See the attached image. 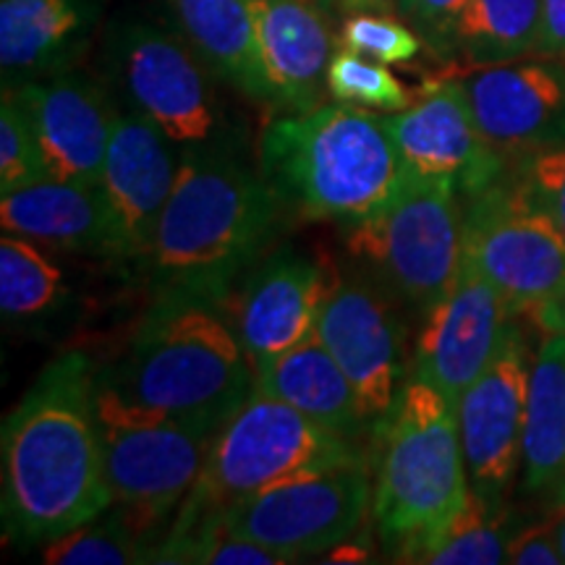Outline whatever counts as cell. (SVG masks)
Segmentation results:
<instances>
[{"label":"cell","mask_w":565,"mask_h":565,"mask_svg":"<svg viewBox=\"0 0 565 565\" xmlns=\"http://www.w3.org/2000/svg\"><path fill=\"white\" fill-rule=\"evenodd\" d=\"M511 315L498 288L463 254L450 288L427 309L408 377L433 385L458 408L466 387L498 356Z\"/></svg>","instance_id":"7c38bea8"},{"label":"cell","mask_w":565,"mask_h":565,"mask_svg":"<svg viewBox=\"0 0 565 565\" xmlns=\"http://www.w3.org/2000/svg\"><path fill=\"white\" fill-rule=\"evenodd\" d=\"M557 542H561V553L565 561V508H557Z\"/></svg>","instance_id":"74e56055"},{"label":"cell","mask_w":565,"mask_h":565,"mask_svg":"<svg viewBox=\"0 0 565 565\" xmlns=\"http://www.w3.org/2000/svg\"><path fill=\"white\" fill-rule=\"evenodd\" d=\"M372 508L366 463L303 471L223 513L228 532L259 542L296 563L345 545Z\"/></svg>","instance_id":"8fae6325"},{"label":"cell","mask_w":565,"mask_h":565,"mask_svg":"<svg viewBox=\"0 0 565 565\" xmlns=\"http://www.w3.org/2000/svg\"><path fill=\"white\" fill-rule=\"evenodd\" d=\"M317 335L356 391L374 429L404 391V328L380 291L356 280H335L317 320Z\"/></svg>","instance_id":"5bb4252c"},{"label":"cell","mask_w":565,"mask_h":565,"mask_svg":"<svg viewBox=\"0 0 565 565\" xmlns=\"http://www.w3.org/2000/svg\"><path fill=\"white\" fill-rule=\"evenodd\" d=\"M246 6L275 110L307 113L322 105L338 47L328 11L309 0H246Z\"/></svg>","instance_id":"ffe728a7"},{"label":"cell","mask_w":565,"mask_h":565,"mask_svg":"<svg viewBox=\"0 0 565 565\" xmlns=\"http://www.w3.org/2000/svg\"><path fill=\"white\" fill-rule=\"evenodd\" d=\"M341 463H366L359 443L330 433L257 387L215 435L207 461L168 532L223 519L228 508L282 479Z\"/></svg>","instance_id":"8992f818"},{"label":"cell","mask_w":565,"mask_h":565,"mask_svg":"<svg viewBox=\"0 0 565 565\" xmlns=\"http://www.w3.org/2000/svg\"><path fill=\"white\" fill-rule=\"evenodd\" d=\"M536 55L565 61V0H545Z\"/></svg>","instance_id":"d590c367"},{"label":"cell","mask_w":565,"mask_h":565,"mask_svg":"<svg viewBox=\"0 0 565 565\" xmlns=\"http://www.w3.org/2000/svg\"><path fill=\"white\" fill-rule=\"evenodd\" d=\"M179 147L139 113H118L113 124L100 189L108 204L116 263L147 267L154 233L173 192Z\"/></svg>","instance_id":"9a60e30c"},{"label":"cell","mask_w":565,"mask_h":565,"mask_svg":"<svg viewBox=\"0 0 565 565\" xmlns=\"http://www.w3.org/2000/svg\"><path fill=\"white\" fill-rule=\"evenodd\" d=\"M42 561L51 565H134L154 563L150 540L139 536L118 513L105 511L74 532L47 542Z\"/></svg>","instance_id":"f1b7e54d"},{"label":"cell","mask_w":565,"mask_h":565,"mask_svg":"<svg viewBox=\"0 0 565 565\" xmlns=\"http://www.w3.org/2000/svg\"><path fill=\"white\" fill-rule=\"evenodd\" d=\"M328 92L338 103L398 113L414 103V95L385 63L338 51L328 68Z\"/></svg>","instance_id":"f546056e"},{"label":"cell","mask_w":565,"mask_h":565,"mask_svg":"<svg viewBox=\"0 0 565 565\" xmlns=\"http://www.w3.org/2000/svg\"><path fill=\"white\" fill-rule=\"evenodd\" d=\"M66 294L63 275L38 242L6 233L0 238V309L6 322H26L53 312Z\"/></svg>","instance_id":"4316f807"},{"label":"cell","mask_w":565,"mask_h":565,"mask_svg":"<svg viewBox=\"0 0 565 565\" xmlns=\"http://www.w3.org/2000/svg\"><path fill=\"white\" fill-rule=\"evenodd\" d=\"M0 225L6 233L53 249L116 257L100 183L45 179L19 192L0 194Z\"/></svg>","instance_id":"7402d4cb"},{"label":"cell","mask_w":565,"mask_h":565,"mask_svg":"<svg viewBox=\"0 0 565 565\" xmlns=\"http://www.w3.org/2000/svg\"><path fill=\"white\" fill-rule=\"evenodd\" d=\"M479 131L503 158L565 141V61H513L463 76Z\"/></svg>","instance_id":"e0dca14e"},{"label":"cell","mask_w":565,"mask_h":565,"mask_svg":"<svg viewBox=\"0 0 565 565\" xmlns=\"http://www.w3.org/2000/svg\"><path fill=\"white\" fill-rule=\"evenodd\" d=\"M257 387L353 443L366 433H377L366 419L349 377L317 333L265 364L257 372Z\"/></svg>","instance_id":"603a6c76"},{"label":"cell","mask_w":565,"mask_h":565,"mask_svg":"<svg viewBox=\"0 0 565 565\" xmlns=\"http://www.w3.org/2000/svg\"><path fill=\"white\" fill-rule=\"evenodd\" d=\"M97 419L116 513L150 540L192 492L221 427L134 404L105 383L100 372Z\"/></svg>","instance_id":"52a82bcc"},{"label":"cell","mask_w":565,"mask_h":565,"mask_svg":"<svg viewBox=\"0 0 565 565\" xmlns=\"http://www.w3.org/2000/svg\"><path fill=\"white\" fill-rule=\"evenodd\" d=\"M108 68L129 110L145 116L179 150L221 147L225 116L207 66L179 34L131 19L113 26Z\"/></svg>","instance_id":"9c48e42d"},{"label":"cell","mask_w":565,"mask_h":565,"mask_svg":"<svg viewBox=\"0 0 565 565\" xmlns=\"http://www.w3.org/2000/svg\"><path fill=\"white\" fill-rule=\"evenodd\" d=\"M536 322H540L547 333H565V294L561 296V301H557L555 307H550Z\"/></svg>","instance_id":"8d00e7d4"},{"label":"cell","mask_w":565,"mask_h":565,"mask_svg":"<svg viewBox=\"0 0 565 565\" xmlns=\"http://www.w3.org/2000/svg\"><path fill=\"white\" fill-rule=\"evenodd\" d=\"M335 278L322 259L278 249L259 263L238 294L236 333L254 370H263L317 330Z\"/></svg>","instance_id":"d6986e66"},{"label":"cell","mask_w":565,"mask_h":565,"mask_svg":"<svg viewBox=\"0 0 565 565\" xmlns=\"http://www.w3.org/2000/svg\"><path fill=\"white\" fill-rule=\"evenodd\" d=\"M466 3H469V0H408L404 19L419 32L424 45H427L437 58L450 61L454 32Z\"/></svg>","instance_id":"836d02e7"},{"label":"cell","mask_w":565,"mask_h":565,"mask_svg":"<svg viewBox=\"0 0 565 565\" xmlns=\"http://www.w3.org/2000/svg\"><path fill=\"white\" fill-rule=\"evenodd\" d=\"M463 254L498 288L513 315L540 320L565 294V236L519 181L469 196Z\"/></svg>","instance_id":"30bf717a"},{"label":"cell","mask_w":565,"mask_h":565,"mask_svg":"<svg viewBox=\"0 0 565 565\" xmlns=\"http://www.w3.org/2000/svg\"><path fill=\"white\" fill-rule=\"evenodd\" d=\"M515 181L565 236V141L519 158Z\"/></svg>","instance_id":"d6a6232c"},{"label":"cell","mask_w":565,"mask_h":565,"mask_svg":"<svg viewBox=\"0 0 565 565\" xmlns=\"http://www.w3.org/2000/svg\"><path fill=\"white\" fill-rule=\"evenodd\" d=\"M545 0H469L458 17L450 61L466 68L503 66L540 47Z\"/></svg>","instance_id":"484cf974"},{"label":"cell","mask_w":565,"mask_h":565,"mask_svg":"<svg viewBox=\"0 0 565 565\" xmlns=\"http://www.w3.org/2000/svg\"><path fill=\"white\" fill-rule=\"evenodd\" d=\"M521 469L526 492L565 508V333H550L532 364Z\"/></svg>","instance_id":"d4e9b609"},{"label":"cell","mask_w":565,"mask_h":565,"mask_svg":"<svg viewBox=\"0 0 565 565\" xmlns=\"http://www.w3.org/2000/svg\"><path fill=\"white\" fill-rule=\"evenodd\" d=\"M508 534L494 498L469 490V498L448 529L419 563L429 565H498L508 563Z\"/></svg>","instance_id":"83f0119b"},{"label":"cell","mask_w":565,"mask_h":565,"mask_svg":"<svg viewBox=\"0 0 565 565\" xmlns=\"http://www.w3.org/2000/svg\"><path fill=\"white\" fill-rule=\"evenodd\" d=\"M508 563L515 565H561L563 553L557 542V515L534 524L511 536L508 542Z\"/></svg>","instance_id":"e575fe53"},{"label":"cell","mask_w":565,"mask_h":565,"mask_svg":"<svg viewBox=\"0 0 565 565\" xmlns=\"http://www.w3.org/2000/svg\"><path fill=\"white\" fill-rule=\"evenodd\" d=\"M526 345L511 324L498 356L458 401V433L471 487L498 498L521 466L529 398Z\"/></svg>","instance_id":"2e32d148"},{"label":"cell","mask_w":565,"mask_h":565,"mask_svg":"<svg viewBox=\"0 0 565 565\" xmlns=\"http://www.w3.org/2000/svg\"><path fill=\"white\" fill-rule=\"evenodd\" d=\"M385 126L406 171L454 183L466 196L503 179L505 158L479 131L463 79L429 82L408 108L387 116Z\"/></svg>","instance_id":"4fadbf2b"},{"label":"cell","mask_w":565,"mask_h":565,"mask_svg":"<svg viewBox=\"0 0 565 565\" xmlns=\"http://www.w3.org/2000/svg\"><path fill=\"white\" fill-rule=\"evenodd\" d=\"M103 0H3V87L47 79L79 63L100 19Z\"/></svg>","instance_id":"44dd1931"},{"label":"cell","mask_w":565,"mask_h":565,"mask_svg":"<svg viewBox=\"0 0 565 565\" xmlns=\"http://www.w3.org/2000/svg\"><path fill=\"white\" fill-rule=\"evenodd\" d=\"M393 3L398 6V13H401V19H404V11H406V3H408V0H393ZM328 9H330V6H328Z\"/></svg>","instance_id":"f35d334b"},{"label":"cell","mask_w":565,"mask_h":565,"mask_svg":"<svg viewBox=\"0 0 565 565\" xmlns=\"http://www.w3.org/2000/svg\"><path fill=\"white\" fill-rule=\"evenodd\" d=\"M259 173L282 212L351 228L391 200L404 162L383 116L335 103L275 118L263 134Z\"/></svg>","instance_id":"3957f363"},{"label":"cell","mask_w":565,"mask_h":565,"mask_svg":"<svg viewBox=\"0 0 565 565\" xmlns=\"http://www.w3.org/2000/svg\"><path fill=\"white\" fill-rule=\"evenodd\" d=\"M105 383L134 404L223 427L257 391V370L221 303L158 296Z\"/></svg>","instance_id":"277c9868"},{"label":"cell","mask_w":565,"mask_h":565,"mask_svg":"<svg viewBox=\"0 0 565 565\" xmlns=\"http://www.w3.org/2000/svg\"><path fill=\"white\" fill-rule=\"evenodd\" d=\"M282 207L263 173L223 147L183 150L147 259L158 296L223 303L278 233Z\"/></svg>","instance_id":"7a4b0ae2"},{"label":"cell","mask_w":565,"mask_h":565,"mask_svg":"<svg viewBox=\"0 0 565 565\" xmlns=\"http://www.w3.org/2000/svg\"><path fill=\"white\" fill-rule=\"evenodd\" d=\"M11 92L30 118L47 175L58 181L100 183L113 124L118 118L103 84L71 68Z\"/></svg>","instance_id":"ac0fdd59"},{"label":"cell","mask_w":565,"mask_h":565,"mask_svg":"<svg viewBox=\"0 0 565 565\" xmlns=\"http://www.w3.org/2000/svg\"><path fill=\"white\" fill-rule=\"evenodd\" d=\"M309 3H315V6H320V9H324V11H328V6H330V0H309Z\"/></svg>","instance_id":"ab89813d"},{"label":"cell","mask_w":565,"mask_h":565,"mask_svg":"<svg viewBox=\"0 0 565 565\" xmlns=\"http://www.w3.org/2000/svg\"><path fill=\"white\" fill-rule=\"evenodd\" d=\"M51 179L24 108L11 89L0 100V194Z\"/></svg>","instance_id":"1f68e13d"},{"label":"cell","mask_w":565,"mask_h":565,"mask_svg":"<svg viewBox=\"0 0 565 565\" xmlns=\"http://www.w3.org/2000/svg\"><path fill=\"white\" fill-rule=\"evenodd\" d=\"M377 433L374 526L398 561L419 563L471 490L458 414L433 385L408 377Z\"/></svg>","instance_id":"5b68a950"},{"label":"cell","mask_w":565,"mask_h":565,"mask_svg":"<svg viewBox=\"0 0 565 565\" xmlns=\"http://www.w3.org/2000/svg\"><path fill=\"white\" fill-rule=\"evenodd\" d=\"M335 42L338 51L364 55L385 66L414 61L424 47V40L412 24L387 13H359L343 19Z\"/></svg>","instance_id":"4dcf8cb0"},{"label":"cell","mask_w":565,"mask_h":565,"mask_svg":"<svg viewBox=\"0 0 565 565\" xmlns=\"http://www.w3.org/2000/svg\"><path fill=\"white\" fill-rule=\"evenodd\" d=\"M3 532L47 545L113 505L105 479L97 372L68 351L40 372L0 433Z\"/></svg>","instance_id":"6da1fadb"},{"label":"cell","mask_w":565,"mask_h":565,"mask_svg":"<svg viewBox=\"0 0 565 565\" xmlns=\"http://www.w3.org/2000/svg\"><path fill=\"white\" fill-rule=\"evenodd\" d=\"M171 6L181 38L192 45L210 74L252 103L275 110L246 0H171Z\"/></svg>","instance_id":"cb8c5ba5"},{"label":"cell","mask_w":565,"mask_h":565,"mask_svg":"<svg viewBox=\"0 0 565 565\" xmlns=\"http://www.w3.org/2000/svg\"><path fill=\"white\" fill-rule=\"evenodd\" d=\"M349 249L364 257L401 299L429 309L463 259V210L448 181L406 171L383 207L349 228Z\"/></svg>","instance_id":"ba28073f"}]
</instances>
